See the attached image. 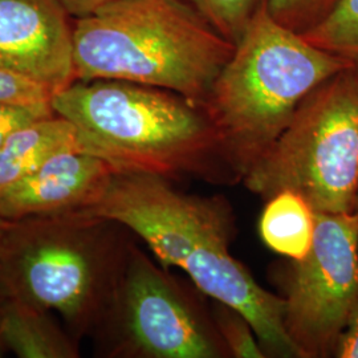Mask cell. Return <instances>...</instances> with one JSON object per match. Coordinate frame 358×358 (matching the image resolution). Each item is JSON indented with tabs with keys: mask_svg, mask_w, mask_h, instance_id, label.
Segmentation results:
<instances>
[{
	"mask_svg": "<svg viewBox=\"0 0 358 358\" xmlns=\"http://www.w3.org/2000/svg\"><path fill=\"white\" fill-rule=\"evenodd\" d=\"M115 226L87 211L10 220L0 252V299L57 313L76 340L94 332L128 250Z\"/></svg>",
	"mask_w": 358,
	"mask_h": 358,
	"instance_id": "cell-5",
	"label": "cell"
},
{
	"mask_svg": "<svg viewBox=\"0 0 358 358\" xmlns=\"http://www.w3.org/2000/svg\"><path fill=\"white\" fill-rule=\"evenodd\" d=\"M349 66L259 7L203 103L241 182L308 94Z\"/></svg>",
	"mask_w": 358,
	"mask_h": 358,
	"instance_id": "cell-4",
	"label": "cell"
},
{
	"mask_svg": "<svg viewBox=\"0 0 358 358\" xmlns=\"http://www.w3.org/2000/svg\"><path fill=\"white\" fill-rule=\"evenodd\" d=\"M234 47L185 0H110L73 20L76 80L136 83L199 105Z\"/></svg>",
	"mask_w": 358,
	"mask_h": 358,
	"instance_id": "cell-3",
	"label": "cell"
},
{
	"mask_svg": "<svg viewBox=\"0 0 358 358\" xmlns=\"http://www.w3.org/2000/svg\"><path fill=\"white\" fill-rule=\"evenodd\" d=\"M333 357L358 358V301L352 310L344 332L340 336Z\"/></svg>",
	"mask_w": 358,
	"mask_h": 358,
	"instance_id": "cell-20",
	"label": "cell"
},
{
	"mask_svg": "<svg viewBox=\"0 0 358 358\" xmlns=\"http://www.w3.org/2000/svg\"><path fill=\"white\" fill-rule=\"evenodd\" d=\"M51 106L76 129L80 150L115 171L241 182L205 106L178 93L121 80H76L53 93Z\"/></svg>",
	"mask_w": 358,
	"mask_h": 358,
	"instance_id": "cell-2",
	"label": "cell"
},
{
	"mask_svg": "<svg viewBox=\"0 0 358 358\" xmlns=\"http://www.w3.org/2000/svg\"><path fill=\"white\" fill-rule=\"evenodd\" d=\"M57 1L64 7L65 11L69 13L75 20L97 11L100 7H103V4H106L110 0H57Z\"/></svg>",
	"mask_w": 358,
	"mask_h": 358,
	"instance_id": "cell-21",
	"label": "cell"
},
{
	"mask_svg": "<svg viewBox=\"0 0 358 358\" xmlns=\"http://www.w3.org/2000/svg\"><path fill=\"white\" fill-rule=\"evenodd\" d=\"M219 35L235 44L266 0H185Z\"/></svg>",
	"mask_w": 358,
	"mask_h": 358,
	"instance_id": "cell-15",
	"label": "cell"
},
{
	"mask_svg": "<svg viewBox=\"0 0 358 358\" xmlns=\"http://www.w3.org/2000/svg\"><path fill=\"white\" fill-rule=\"evenodd\" d=\"M316 229V211L297 192H276L266 199L259 219L263 243L292 262L308 255Z\"/></svg>",
	"mask_w": 358,
	"mask_h": 358,
	"instance_id": "cell-13",
	"label": "cell"
},
{
	"mask_svg": "<svg viewBox=\"0 0 358 358\" xmlns=\"http://www.w3.org/2000/svg\"><path fill=\"white\" fill-rule=\"evenodd\" d=\"M0 68L53 92L76 81L73 17L57 0H0Z\"/></svg>",
	"mask_w": 358,
	"mask_h": 358,
	"instance_id": "cell-9",
	"label": "cell"
},
{
	"mask_svg": "<svg viewBox=\"0 0 358 358\" xmlns=\"http://www.w3.org/2000/svg\"><path fill=\"white\" fill-rule=\"evenodd\" d=\"M115 173L108 162L78 148L53 154L0 198V217L19 220L88 210Z\"/></svg>",
	"mask_w": 358,
	"mask_h": 358,
	"instance_id": "cell-10",
	"label": "cell"
},
{
	"mask_svg": "<svg viewBox=\"0 0 358 358\" xmlns=\"http://www.w3.org/2000/svg\"><path fill=\"white\" fill-rule=\"evenodd\" d=\"M53 113L51 103H0V146L16 130Z\"/></svg>",
	"mask_w": 358,
	"mask_h": 358,
	"instance_id": "cell-19",
	"label": "cell"
},
{
	"mask_svg": "<svg viewBox=\"0 0 358 358\" xmlns=\"http://www.w3.org/2000/svg\"><path fill=\"white\" fill-rule=\"evenodd\" d=\"M0 340L20 358L80 357L76 338L51 312L13 299H0Z\"/></svg>",
	"mask_w": 358,
	"mask_h": 358,
	"instance_id": "cell-12",
	"label": "cell"
},
{
	"mask_svg": "<svg viewBox=\"0 0 358 358\" xmlns=\"http://www.w3.org/2000/svg\"><path fill=\"white\" fill-rule=\"evenodd\" d=\"M136 234L167 269H182L206 296L251 322L267 357L300 358L284 328V300L259 285L230 252L234 217L220 196L180 192L171 179L115 171L84 210Z\"/></svg>",
	"mask_w": 358,
	"mask_h": 358,
	"instance_id": "cell-1",
	"label": "cell"
},
{
	"mask_svg": "<svg viewBox=\"0 0 358 358\" xmlns=\"http://www.w3.org/2000/svg\"><path fill=\"white\" fill-rule=\"evenodd\" d=\"M53 93L45 85L0 68V103H51Z\"/></svg>",
	"mask_w": 358,
	"mask_h": 358,
	"instance_id": "cell-18",
	"label": "cell"
},
{
	"mask_svg": "<svg viewBox=\"0 0 358 358\" xmlns=\"http://www.w3.org/2000/svg\"><path fill=\"white\" fill-rule=\"evenodd\" d=\"M244 186L263 199L300 194L316 213L358 208V72L352 66L312 90Z\"/></svg>",
	"mask_w": 358,
	"mask_h": 358,
	"instance_id": "cell-6",
	"label": "cell"
},
{
	"mask_svg": "<svg viewBox=\"0 0 358 358\" xmlns=\"http://www.w3.org/2000/svg\"><path fill=\"white\" fill-rule=\"evenodd\" d=\"M8 226H10V220L0 217V252H1V248H3V243H4V238H6V234L8 230Z\"/></svg>",
	"mask_w": 358,
	"mask_h": 358,
	"instance_id": "cell-22",
	"label": "cell"
},
{
	"mask_svg": "<svg viewBox=\"0 0 358 358\" xmlns=\"http://www.w3.org/2000/svg\"><path fill=\"white\" fill-rule=\"evenodd\" d=\"M96 331L103 332L105 350L112 357H230L214 316L134 245H128Z\"/></svg>",
	"mask_w": 358,
	"mask_h": 358,
	"instance_id": "cell-7",
	"label": "cell"
},
{
	"mask_svg": "<svg viewBox=\"0 0 358 358\" xmlns=\"http://www.w3.org/2000/svg\"><path fill=\"white\" fill-rule=\"evenodd\" d=\"M284 300V328L300 358L334 356L358 301V208L316 213L313 244L292 262Z\"/></svg>",
	"mask_w": 358,
	"mask_h": 358,
	"instance_id": "cell-8",
	"label": "cell"
},
{
	"mask_svg": "<svg viewBox=\"0 0 358 358\" xmlns=\"http://www.w3.org/2000/svg\"><path fill=\"white\" fill-rule=\"evenodd\" d=\"M72 148H78L76 129L56 113L16 130L0 146V198L53 154Z\"/></svg>",
	"mask_w": 358,
	"mask_h": 358,
	"instance_id": "cell-11",
	"label": "cell"
},
{
	"mask_svg": "<svg viewBox=\"0 0 358 358\" xmlns=\"http://www.w3.org/2000/svg\"><path fill=\"white\" fill-rule=\"evenodd\" d=\"M301 35L358 72V0H337L321 22Z\"/></svg>",
	"mask_w": 358,
	"mask_h": 358,
	"instance_id": "cell-14",
	"label": "cell"
},
{
	"mask_svg": "<svg viewBox=\"0 0 358 358\" xmlns=\"http://www.w3.org/2000/svg\"><path fill=\"white\" fill-rule=\"evenodd\" d=\"M337 0H267L271 15L282 26L304 34L321 22Z\"/></svg>",
	"mask_w": 358,
	"mask_h": 358,
	"instance_id": "cell-17",
	"label": "cell"
},
{
	"mask_svg": "<svg viewBox=\"0 0 358 358\" xmlns=\"http://www.w3.org/2000/svg\"><path fill=\"white\" fill-rule=\"evenodd\" d=\"M214 309L213 316L217 333L227 348L230 357H267L251 322L239 310L217 301Z\"/></svg>",
	"mask_w": 358,
	"mask_h": 358,
	"instance_id": "cell-16",
	"label": "cell"
}]
</instances>
